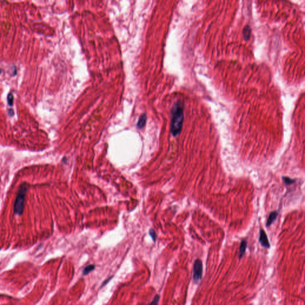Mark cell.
Instances as JSON below:
<instances>
[{"label":"cell","instance_id":"obj_1","mask_svg":"<svg viewBox=\"0 0 305 305\" xmlns=\"http://www.w3.org/2000/svg\"><path fill=\"white\" fill-rule=\"evenodd\" d=\"M184 120L182 104L180 101L174 104L172 110V121L170 131L172 134L176 137L180 134Z\"/></svg>","mask_w":305,"mask_h":305},{"label":"cell","instance_id":"obj_2","mask_svg":"<svg viewBox=\"0 0 305 305\" xmlns=\"http://www.w3.org/2000/svg\"><path fill=\"white\" fill-rule=\"evenodd\" d=\"M26 190L27 187L26 184L21 185L19 190L14 205V212L16 214L20 215L23 213L24 204Z\"/></svg>","mask_w":305,"mask_h":305},{"label":"cell","instance_id":"obj_3","mask_svg":"<svg viewBox=\"0 0 305 305\" xmlns=\"http://www.w3.org/2000/svg\"><path fill=\"white\" fill-rule=\"evenodd\" d=\"M203 266L202 261L197 259L195 260L193 267V280L195 283L199 282L202 278Z\"/></svg>","mask_w":305,"mask_h":305},{"label":"cell","instance_id":"obj_4","mask_svg":"<svg viewBox=\"0 0 305 305\" xmlns=\"http://www.w3.org/2000/svg\"><path fill=\"white\" fill-rule=\"evenodd\" d=\"M259 242L262 247L266 249H269L270 248V243L269 242V239L268 238L267 235L265 232V231L263 229H261L260 231V235H259Z\"/></svg>","mask_w":305,"mask_h":305},{"label":"cell","instance_id":"obj_5","mask_svg":"<svg viewBox=\"0 0 305 305\" xmlns=\"http://www.w3.org/2000/svg\"><path fill=\"white\" fill-rule=\"evenodd\" d=\"M247 243L246 240L243 239V240H242L241 242L240 246H239V249L238 257H239V259H241L242 258V257L244 255L246 249H247Z\"/></svg>","mask_w":305,"mask_h":305},{"label":"cell","instance_id":"obj_6","mask_svg":"<svg viewBox=\"0 0 305 305\" xmlns=\"http://www.w3.org/2000/svg\"><path fill=\"white\" fill-rule=\"evenodd\" d=\"M278 214V213L276 211H273L269 214L266 224L267 227H269L273 224V222L276 219Z\"/></svg>","mask_w":305,"mask_h":305},{"label":"cell","instance_id":"obj_7","mask_svg":"<svg viewBox=\"0 0 305 305\" xmlns=\"http://www.w3.org/2000/svg\"><path fill=\"white\" fill-rule=\"evenodd\" d=\"M146 120H147V116H146V115L145 114H143L142 115L140 118H139V120L138 121V123H137V127L140 129H141L143 128L145 125V123H146Z\"/></svg>","mask_w":305,"mask_h":305},{"label":"cell","instance_id":"obj_8","mask_svg":"<svg viewBox=\"0 0 305 305\" xmlns=\"http://www.w3.org/2000/svg\"><path fill=\"white\" fill-rule=\"evenodd\" d=\"M95 269V265H90L87 266L85 268V269L83 270V275H86L88 274H90L91 271H93Z\"/></svg>","mask_w":305,"mask_h":305},{"label":"cell","instance_id":"obj_9","mask_svg":"<svg viewBox=\"0 0 305 305\" xmlns=\"http://www.w3.org/2000/svg\"><path fill=\"white\" fill-rule=\"evenodd\" d=\"M251 33V29L249 26H246L243 29V36L246 39H248L250 38Z\"/></svg>","mask_w":305,"mask_h":305},{"label":"cell","instance_id":"obj_10","mask_svg":"<svg viewBox=\"0 0 305 305\" xmlns=\"http://www.w3.org/2000/svg\"><path fill=\"white\" fill-rule=\"evenodd\" d=\"M282 181L286 184V185H290L291 184H294L296 182V180L291 179L287 177H282Z\"/></svg>","mask_w":305,"mask_h":305},{"label":"cell","instance_id":"obj_11","mask_svg":"<svg viewBox=\"0 0 305 305\" xmlns=\"http://www.w3.org/2000/svg\"><path fill=\"white\" fill-rule=\"evenodd\" d=\"M13 95L11 93H9L7 96V102L9 105L12 106L13 104Z\"/></svg>","mask_w":305,"mask_h":305},{"label":"cell","instance_id":"obj_12","mask_svg":"<svg viewBox=\"0 0 305 305\" xmlns=\"http://www.w3.org/2000/svg\"><path fill=\"white\" fill-rule=\"evenodd\" d=\"M159 299H160L159 296L157 295L156 296H155V297L154 298L153 300L152 301V302L149 305H157L158 303H159Z\"/></svg>","mask_w":305,"mask_h":305},{"label":"cell","instance_id":"obj_13","mask_svg":"<svg viewBox=\"0 0 305 305\" xmlns=\"http://www.w3.org/2000/svg\"><path fill=\"white\" fill-rule=\"evenodd\" d=\"M149 234L150 235V236L151 237L152 240H153L154 242L156 241V232L155 231L152 229H151L149 231Z\"/></svg>","mask_w":305,"mask_h":305},{"label":"cell","instance_id":"obj_14","mask_svg":"<svg viewBox=\"0 0 305 305\" xmlns=\"http://www.w3.org/2000/svg\"><path fill=\"white\" fill-rule=\"evenodd\" d=\"M112 278H113V276H110V278H108L107 279H106V280L103 282V284H102V285H101V287H104L105 285H106V284H107V283H108V281H110Z\"/></svg>","mask_w":305,"mask_h":305},{"label":"cell","instance_id":"obj_15","mask_svg":"<svg viewBox=\"0 0 305 305\" xmlns=\"http://www.w3.org/2000/svg\"><path fill=\"white\" fill-rule=\"evenodd\" d=\"M8 113H9V115L10 116H13L14 115V111H13V110H12V109H9V111H8Z\"/></svg>","mask_w":305,"mask_h":305},{"label":"cell","instance_id":"obj_16","mask_svg":"<svg viewBox=\"0 0 305 305\" xmlns=\"http://www.w3.org/2000/svg\"><path fill=\"white\" fill-rule=\"evenodd\" d=\"M1 70H0V74H1Z\"/></svg>","mask_w":305,"mask_h":305}]
</instances>
